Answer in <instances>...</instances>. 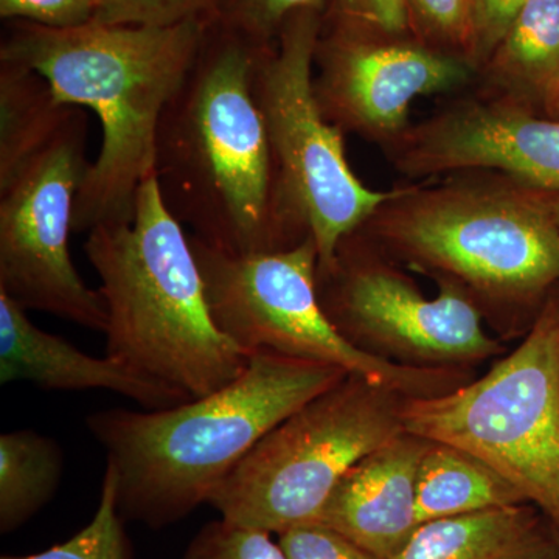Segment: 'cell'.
Wrapping results in <instances>:
<instances>
[{"label": "cell", "instance_id": "1", "mask_svg": "<svg viewBox=\"0 0 559 559\" xmlns=\"http://www.w3.org/2000/svg\"><path fill=\"white\" fill-rule=\"evenodd\" d=\"M260 46L210 21L162 114L154 173L173 216L231 253L274 252L311 237L290 212L252 92Z\"/></svg>", "mask_w": 559, "mask_h": 559}, {"label": "cell", "instance_id": "31", "mask_svg": "<svg viewBox=\"0 0 559 559\" xmlns=\"http://www.w3.org/2000/svg\"><path fill=\"white\" fill-rule=\"evenodd\" d=\"M544 117H549V119L559 120V94L555 97V100L547 106V109L544 110Z\"/></svg>", "mask_w": 559, "mask_h": 559}, {"label": "cell", "instance_id": "17", "mask_svg": "<svg viewBox=\"0 0 559 559\" xmlns=\"http://www.w3.org/2000/svg\"><path fill=\"white\" fill-rule=\"evenodd\" d=\"M479 73L485 94L543 116L559 94V0H527Z\"/></svg>", "mask_w": 559, "mask_h": 559}, {"label": "cell", "instance_id": "32", "mask_svg": "<svg viewBox=\"0 0 559 559\" xmlns=\"http://www.w3.org/2000/svg\"><path fill=\"white\" fill-rule=\"evenodd\" d=\"M558 540H559V532H558ZM557 559H559V550H558V557H557Z\"/></svg>", "mask_w": 559, "mask_h": 559}, {"label": "cell", "instance_id": "9", "mask_svg": "<svg viewBox=\"0 0 559 559\" xmlns=\"http://www.w3.org/2000/svg\"><path fill=\"white\" fill-rule=\"evenodd\" d=\"M323 14L294 13L277 39L257 50L252 92L259 105L283 193L311 235L319 266L333 263L337 246L358 229L392 190L360 182L345 156L344 132L323 116L314 94V55Z\"/></svg>", "mask_w": 559, "mask_h": 559}, {"label": "cell", "instance_id": "2", "mask_svg": "<svg viewBox=\"0 0 559 559\" xmlns=\"http://www.w3.org/2000/svg\"><path fill=\"white\" fill-rule=\"evenodd\" d=\"M210 20L171 27L47 28L11 21L0 61L35 70L62 105L91 109L102 145L76 193L73 234L134 219L140 186L154 175L164 109L201 49Z\"/></svg>", "mask_w": 559, "mask_h": 559}, {"label": "cell", "instance_id": "19", "mask_svg": "<svg viewBox=\"0 0 559 559\" xmlns=\"http://www.w3.org/2000/svg\"><path fill=\"white\" fill-rule=\"evenodd\" d=\"M518 503L528 502L487 463L459 448L430 441L418 471L419 525Z\"/></svg>", "mask_w": 559, "mask_h": 559}, {"label": "cell", "instance_id": "13", "mask_svg": "<svg viewBox=\"0 0 559 559\" xmlns=\"http://www.w3.org/2000/svg\"><path fill=\"white\" fill-rule=\"evenodd\" d=\"M384 148L406 178L492 171L559 191V120L485 92L409 124Z\"/></svg>", "mask_w": 559, "mask_h": 559}, {"label": "cell", "instance_id": "29", "mask_svg": "<svg viewBox=\"0 0 559 559\" xmlns=\"http://www.w3.org/2000/svg\"><path fill=\"white\" fill-rule=\"evenodd\" d=\"M278 543L288 559H380L320 524L289 530L280 535Z\"/></svg>", "mask_w": 559, "mask_h": 559}, {"label": "cell", "instance_id": "8", "mask_svg": "<svg viewBox=\"0 0 559 559\" xmlns=\"http://www.w3.org/2000/svg\"><path fill=\"white\" fill-rule=\"evenodd\" d=\"M404 400L348 374L272 429L216 488L210 506L221 520L278 536L316 524L345 473L406 432Z\"/></svg>", "mask_w": 559, "mask_h": 559}, {"label": "cell", "instance_id": "30", "mask_svg": "<svg viewBox=\"0 0 559 559\" xmlns=\"http://www.w3.org/2000/svg\"><path fill=\"white\" fill-rule=\"evenodd\" d=\"M549 205H550L551 218H554L555 226H557V229L559 231V191H558V193L549 194Z\"/></svg>", "mask_w": 559, "mask_h": 559}, {"label": "cell", "instance_id": "25", "mask_svg": "<svg viewBox=\"0 0 559 559\" xmlns=\"http://www.w3.org/2000/svg\"><path fill=\"white\" fill-rule=\"evenodd\" d=\"M183 559H288L272 533L224 520L200 530Z\"/></svg>", "mask_w": 559, "mask_h": 559}, {"label": "cell", "instance_id": "15", "mask_svg": "<svg viewBox=\"0 0 559 559\" xmlns=\"http://www.w3.org/2000/svg\"><path fill=\"white\" fill-rule=\"evenodd\" d=\"M17 381L47 390H108L145 411L171 409L190 401L179 390L150 380L119 360L95 358L38 329L25 308L0 293V382Z\"/></svg>", "mask_w": 559, "mask_h": 559}, {"label": "cell", "instance_id": "7", "mask_svg": "<svg viewBox=\"0 0 559 559\" xmlns=\"http://www.w3.org/2000/svg\"><path fill=\"white\" fill-rule=\"evenodd\" d=\"M189 238L213 320L248 355L267 349L331 364L406 399L441 395L469 381L465 370L404 366L349 342L320 304L312 237L257 253H231Z\"/></svg>", "mask_w": 559, "mask_h": 559}, {"label": "cell", "instance_id": "4", "mask_svg": "<svg viewBox=\"0 0 559 559\" xmlns=\"http://www.w3.org/2000/svg\"><path fill=\"white\" fill-rule=\"evenodd\" d=\"M105 304L106 356L190 400L223 389L250 355L210 312L189 235L162 198L156 173L140 186L134 219L84 242Z\"/></svg>", "mask_w": 559, "mask_h": 559}, {"label": "cell", "instance_id": "27", "mask_svg": "<svg viewBox=\"0 0 559 559\" xmlns=\"http://www.w3.org/2000/svg\"><path fill=\"white\" fill-rule=\"evenodd\" d=\"M527 0H469L473 64L477 73L498 49Z\"/></svg>", "mask_w": 559, "mask_h": 559}, {"label": "cell", "instance_id": "28", "mask_svg": "<svg viewBox=\"0 0 559 559\" xmlns=\"http://www.w3.org/2000/svg\"><path fill=\"white\" fill-rule=\"evenodd\" d=\"M94 0H0V16L47 28H75L94 21Z\"/></svg>", "mask_w": 559, "mask_h": 559}, {"label": "cell", "instance_id": "10", "mask_svg": "<svg viewBox=\"0 0 559 559\" xmlns=\"http://www.w3.org/2000/svg\"><path fill=\"white\" fill-rule=\"evenodd\" d=\"M318 293L349 342L404 366L465 370L502 353L465 290L439 282V294L425 296L358 230L341 241L330 266L318 267Z\"/></svg>", "mask_w": 559, "mask_h": 559}, {"label": "cell", "instance_id": "21", "mask_svg": "<svg viewBox=\"0 0 559 559\" xmlns=\"http://www.w3.org/2000/svg\"><path fill=\"white\" fill-rule=\"evenodd\" d=\"M123 521L117 503L116 477L106 466L100 502L86 527L66 543L39 554L0 559H132L131 543Z\"/></svg>", "mask_w": 559, "mask_h": 559}, {"label": "cell", "instance_id": "26", "mask_svg": "<svg viewBox=\"0 0 559 559\" xmlns=\"http://www.w3.org/2000/svg\"><path fill=\"white\" fill-rule=\"evenodd\" d=\"M323 24L349 25L388 35H414L407 0H326Z\"/></svg>", "mask_w": 559, "mask_h": 559}, {"label": "cell", "instance_id": "23", "mask_svg": "<svg viewBox=\"0 0 559 559\" xmlns=\"http://www.w3.org/2000/svg\"><path fill=\"white\" fill-rule=\"evenodd\" d=\"M326 0H221L212 21L257 44L270 46L294 13L316 10L325 13Z\"/></svg>", "mask_w": 559, "mask_h": 559}, {"label": "cell", "instance_id": "18", "mask_svg": "<svg viewBox=\"0 0 559 559\" xmlns=\"http://www.w3.org/2000/svg\"><path fill=\"white\" fill-rule=\"evenodd\" d=\"M73 109L35 70L0 61V187L60 135Z\"/></svg>", "mask_w": 559, "mask_h": 559}, {"label": "cell", "instance_id": "22", "mask_svg": "<svg viewBox=\"0 0 559 559\" xmlns=\"http://www.w3.org/2000/svg\"><path fill=\"white\" fill-rule=\"evenodd\" d=\"M407 7L414 36L473 64L469 0H407Z\"/></svg>", "mask_w": 559, "mask_h": 559}, {"label": "cell", "instance_id": "12", "mask_svg": "<svg viewBox=\"0 0 559 559\" xmlns=\"http://www.w3.org/2000/svg\"><path fill=\"white\" fill-rule=\"evenodd\" d=\"M477 69L414 35L323 24L314 55V94L342 132L381 143L409 127L418 97L468 86Z\"/></svg>", "mask_w": 559, "mask_h": 559}, {"label": "cell", "instance_id": "20", "mask_svg": "<svg viewBox=\"0 0 559 559\" xmlns=\"http://www.w3.org/2000/svg\"><path fill=\"white\" fill-rule=\"evenodd\" d=\"M64 468L60 444L35 430L0 436V532L22 527L57 492Z\"/></svg>", "mask_w": 559, "mask_h": 559}, {"label": "cell", "instance_id": "24", "mask_svg": "<svg viewBox=\"0 0 559 559\" xmlns=\"http://www.w3.org/2000/svg\"><path fill=\"white\" fill-rule=\"evenodd\" d=\"M221 0H94V21L108 25L171 27L212 20Z\"/></svg>", "mask_w": 559, "mask_h": 559}, {"label": "cell", "instance_id": "14", "mask_svg": "<svg viewBox=\"0 0 559 559\" xmlns=\"http://www.w3.org/2000/svg\"><path fill=\"white\" fill-rule=\"evenodd\" d=\"M429 447V440L403 432L359 460L333 489L316 524L380 559L399 557L419 527L418 471Z\"/></svg>", "mask_w": 559, "mask_h": 559}, {"label": "cell", "instance_id": "5", "mask_svg": "<svg viewBox=\"0 0 559 559\" xmlns=\"http://www.w3.org/2000/svg\"><path fill=\"white\" fill-rule=\"evenodd\" d=\"M550 191L492 176L393 189L358 227L412 270L454 283L479 305L524 307L559 283Z\"/></svg>", "mask_w": 559, "mask_h": 559}, {"label": "cell", "instance_id": "16", "mask_svg": "<svg viewBox=\"0 0 559 559\" xmlns=\"http://www.w3.org/2000/svg\"><path fill=\"white\" fill-rule=\"evenodd\" d=\"M532 503L425 522L395 559H557L551 532Z\"/></svg>", "mask_w": 559, "mask_h": 559}, {"label": "cell", "instance_id": "3", "mask_svg": "<svg viewBox=\"0 0 559 559\" xmlns=\"http://www.w3.org/2000/svg\"><path fill=\"white\" fill-rule=\"evenodd\" d=\"M348 377L331 364L261 349L223 389L164 411L86 419L116 477L123 520L160 528L189 516L283 419Z\"/></svg>", "mask_w": 559, "mask_h": 559}, {"label": "cell", "instance_id": "6", "mask_svg": "<svg viewBox=\"0 0 559 559\" xmlns=\"http://www.w3.org/2000/svg\"><path fill=\"white\" fill-rule=\"evenodd\" d=\"M406 432L469 452L559 532V299L479 380L403 404Z\"/></svg>", "mask_w": 559, "mask_h": 559}, {"label": "cell", "instance_id": "33", "mask_svg": "<svg viewBox=\"0 0 559 559\" xmlns=\"http://www.w3.org/2000/svg\"><path fill=\"white\" fill-rule=\"evenodd\" d=\"M558 299H559V297H558Z\"/></svg>", "mask_w": 559, "mask_h": 559}, {"label": "cell", "instance_id": "11", "mask_svg": "<svg viewBox=\"0 0 559 559\" xmlns=\"http://www.w3.org/2000/svg\"><path fill=\"white\" fill-rule=\"evenodd\" d=\"M87 116L73 109L60 135L0 187V293L27 311L105 331V304L70 255L76 193L87 160Z\"/></svg>", "mask_w": 559, "mask_h": 559}]
</instances>
